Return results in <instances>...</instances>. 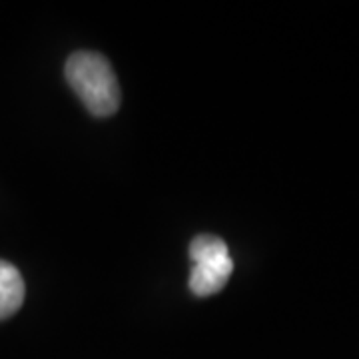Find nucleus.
<instances>
[{
    "label": "nucleus",
    "mask_w": 359,
    "mask_h": 359,
    "mask_svg": "<svg viewBox=\"0 0 359 359\" xmlns=\"http://www.w3.org/2000/svg\"><path fill=\"white\" fill-rule=\"evenodd\" d=\"M66 80L94 116H112L120 106L114 70L102 54L74 52L66 62Z\"/></svg>",
    "instance_id": "1"
},
{
    "label": "nucleus",
    "mask_w": 359,
    "mask_h": 359,
    "mask_svg": "<svg viewBox=\"0 0 359 359\" xmlns=\"http://www.w3.org/2000/svg\"><path fill=\"white\" fill-rule=\"evenodd\" d=\"M25 280L13 264L0 259V320L11 318L25 302Z\"/></svg>",
    "instance_id": "3"
},
{
    "label": "nucleus",
    "mask_w": 359,
    "mask_h": 359,
    "mask_svg": "<svg viewBox=\"0 0 359 359\" xmlns=\"http://www.w3.org/2000/svg\"><path fill=\"white\" fill-rule=\"evenodd\" d=\"M190 290L194 294L208 297L224 290L233 271V262L222 238L212 233L196 236L190 244Z\"/></svg>",
    "instance_id": "2"
}]
</instances>
